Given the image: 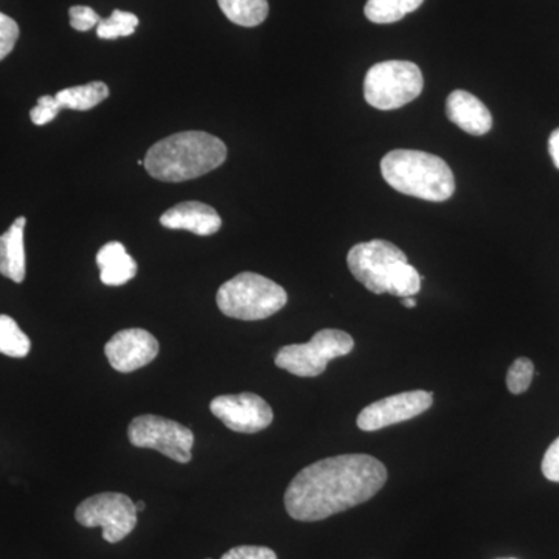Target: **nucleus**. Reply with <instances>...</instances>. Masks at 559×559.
I'll return each instance as SVG.
<instances>
[{"label": "nucleus", "mask_w": 559, "mask_h": 559, "mask_svg": "<svg viewBox=\"0 0 559 559\" xmlns=\"http://www.w3.org/2000/svg\"><path fill=\"white\" fill-rule=\"evenodd\" d=\"M32 342L17 325L16 320L0 314V353L10 358H25L31 353Z\"/></svg>", "instance_id": "20"}, {"label": "nucleus", "mask_w": 559, "mask_h": 559, "mask_svg": "<svg viewBox=\"0 0 559 559\" xmlns=\"http://www.w3.org/2000/svg\"><path fill=\"white\" fill-rule=\"evenodd\" d=\"M388 469L367 454L319 460L294 477L285 492L286 511L300 522L323 521L358 507L380 492Z\"/></svg>", "instance_id": "1"}, {"label": "nucleus", "mask_w": 559, "mask_h": 559, "mask_svg": "<svg viewBox=\"0 0 559 559\" xmlns=\"http://www.w3.org/2000/svg\"><path fill=\"white\" fill-rule=\"evenodd\" d=\"M381 173L392 189L418 200L444 202L455 191L450 165L425 151H390L381 160Z\"/></svg>", "instance_id": "3"}, {"label": "nucleus", "mask_w": 559, "mask_h": 559, "mask_svg": "<svg viewBox=\"0 0 559 559\" xmlns=\"http://www.w3.org/2000/svg\"><path fill=\"white\" fill-rule=\"evenodd\" d=\"M433 393L426 390H412L399 393L370 404L358 415V428L364 432H374L399 425L425 414L432 406Z\"/></svg>", "instance_id": "11"}, {"label": "nucleus", "mask_w": 559, "mask_h": 559, "mask_svg": "<svg viewBox=\"0 0 559 559\" xmlns=\"http://www.w3.org/2000/svg\"><path fill=\"white\" fill-rule=\"evenodd\" d=\"M139 27V17L130 11L116 10L97 25V35L100 39H119L131 36Z\"/></svg>", "instance_id": "21"}, {"label": "nucleus", "mask_w": 559, "mask_h": 559, "mask_svg": "<svg viewBox=\"0 0 559 559\" xmlns=\"http://www.w3.org/2000/svg\"><path fill=\"white\" fill-rule=\"evenodd\" d=\"M447 116L460 130L471 135H485L492 127L487 106L466 91H454L448 97Z\"/></svg>", "instance_id": "14"}, {"label": "nucleus", "mask_w": 559, "mask_h": 559, "mask_svg": "<svg viewBox=\"0 0 559 559\" xmlns=\"http://www.w3.org/2000/svg\"><path fill=\"white\" fill-rule=\"evenodd\" d=\"M403 263H407L406 253L385 240L359 242L347 255L353 277L373 294L388 293L392 275Z\"/></svg>", "instance_id": "9"}, {"label": "nucleus", "mask_w": 559, "mask_h": 559, "mask_svg": "<svg viewBox=\"0 0 559 559\" xmlns=\"http://www.w3.org/2000/svg\"><path fill=\"white\" fill-rule=\"evenodd\" d=\"M533 374H535V366L532 360L527 358H520L514 360L513 366L510 367L509 374H507V388L513 395H521L527 392L530 384H532Z\"/></svg>", "instance_id": "23"}, {"label": "nucleus", "mask_w": 559, "mask_h": 559, "mask_svg": "<svg viewBox=\"0 0 559 559\" xmlns=\"http://www.w3.org/2000/svg\"><path fill=\"white\" fill-rule=\"evenodd\" d=\"M97 264L106 286L124 285L138 274V263L119 241H110L98 250Z\"/></svg>", "instance_id": "16"}, {"label": "nucleus", "mask_w": 559, "mask_h": 559, "mask_svg": "<svg viewBox=\"0 0 559 559\" xmlns=\"http://www.w3.org/2000/svg\"><path fill=\"white\" fill-rule=\"evenodd\" d=\"M20 38V25L7 14L0 13V61L5 60Z\"/></svg>", "instance_id": "24"}, {"label": "nucleus", "mask_w": 559, "mask_h": 559, "mask_svg": "<svg viewBox=\"0 0 559 559\" xmlns=\"http://www.w3.org/2000/svg\"><path fill=\"white\" fill-rule=\"evenodd\" d=\"M160 224L171 230H189L198 237H210L223 226L215 209L198 201L180 202L160 216Z\"/></svg>", "instance_id": "13"}, {"label": "nucleus", "mask_w": 559, "mask_h": 559, "mask_svg": "<svg viewBox=\"0 0 559 559\" xmlns=\"http://www.w3.org/2000/svg\"><path fill=\"white\" fill-rule=\"evenodd\" d=\"M419 289H421V275L407 261L396 267L395 274L390 280L388 294L404 299V297L417 296Z\"/></svg>", "instance_id": "22"}, {"label": "nucleus", "mask_w": 559, "mask_h": 559, "mask_svg": "<svg viewBox=\"0 0 559 559\" xmlns=\"http://www.w3.org/2000/svg\"><path fill=\"white\" fill-rule=\"evenodd\" d=\"M210 412L238 433H257L274 421L270 404L255 393L221 395L210 403Z\"/></svg>", "instance_id": "10"}, {"label": "nucleus", "mask_w": 559, "mask_h": 559, "mask_svg": "<svg viewBox=\"0 0 559 559\" xmlns=\"http://www.w3.org/2000/svg\"><path fill=\"white\" fill-rule=\"evenodd\" d=\"M159 342L150 331L128 329L110 337L105 353L114 370L131 373L153 362L159 355Z\"/></svg>", "instance_id": "12"}, {"label": "nucleus", "mask_w": 559, "mask_h": 559, "mask_svg": "<svg viewBox=\"0 0 559 559\" xmlns=\"http://www.w3.org/2000/svg\"><path fill=\"white\" fill-rule=\"evenodd\" d=\"M218 3L227 20L241 27H257L270 14L267 0H218Z\"/></svg>", "instance_id": "18"}, {"label": "nucleus", "mask_w": 559, "mask_h": 559, "mask_svg": "<svg viewBox=\"0 0 559 559\" xmlns=\"http://www.w3.org/2000/svg\"><path fill=\"white\" fill-rule=\"evenodd\" d=\"M226 157L223 140L207 132L186 131L154 143L146 153L145 168L162 182H183L216 170Z\"/></svg>", "instance_id": "2"}, {"label": "nucleus", "mask_w": 559, "mask_h": 559, "mask_svg": "<svg viewBox=\"0 0 559 559\" xmlns=\"http://www.w3.org/2000/svg\"><path fill=\"white\" fill-rule=\"evenodd\" d=\"M511 559H513V558H511Z\"/></svg>", "instance_id": "32"}, {"label": "nucleus", "mask_w": 559, "mask_h": 559, "mask_svg": "<svg viewBox=\"0 0 559 559\" xmlns=\"http://www.w3.org/2000/svg\"><path fill=\"white\" fill-rule=\"evenodd\" d=\"M401 301H403L404 307H407V308L417 307V300H415L414 297H404V299H401Z\"/></svg>", "instance_id": "30"}, {"label": "nucleus", "mask_w": 559, "mask_h": 559, "mask_svg": "<svg viewBox=\"0 0 559 559\" xmlns=\"http://www.w3.org/2000/svg\"><path fill=\"white\" fill-rule=\"evenodd\" d=\"M60 110L61 106L58 105L57 98L51 97V95H44L39 98L38 105L31 110V119L36 127H44V124L57 119Z\"/></svg>", "instance_id": "25"}, {"label": "nucleus", "mask_w": 559, "mask_h": 559, "mask_svg": "<svg viewBox=\"0 0 559 559\" xmlns=\"http://www.w3.org/2000/svg\"><path fill=\"white\" fill-rule=\"evenodd\" d=\"M75 520L83 527H102L103 539L116 544L127 538L138 525V510L127 495L102 492L76 507Z\"/></svg>", "instance_id": "7"}, {"label": "nucleus", "mask_w": 559, "mask_h": 559, "mask_svg": "<svg viewBox=\"0 0 559 559\" xmlns=\"http://www.w3.org/2000/svg\"><path fill=\"white\" fill-rule=\"evenodd\" d=\"M128 439L140 450L159 451L178 463H189L194 436L187 426L159 415H140L130 423Z\"/></svg>", "instance_id": "8"}, {"label": "nucleus", "mask_w": 559, "mask_h": 559, "mask_svg": "<svg viewBox=\"0 0 559 559\" xmlns=\"http://www.w3.org/2000/svg\"><path fill=\"white\" fill-rule=\"evenodd\" d=\"M216 304L224 316L231 319L263 320L271 318L288 304V294L272 280L241 272L237 277L221 285Z\"/></svg>", "instance_id": "4"}, {"label": "nucleus", "mask_w": 559, "mask_h": 559, "mask_svg": "<svg viewBox=\"0 0 559 559\" xmlns=\"http://www.w3.org/2000/svg\"><path fill=\"white\" fill-rule=\"evenodd\" d=\"M543 474L550 481H559V437L544 455Z\"/></svg>", "instance_id": "28"}, {"label": "nucleus", "mask_w": 559, "mask_h": 559, "mask_svg": "<svg viewBox=\"0 0 559 559\" xmlns=\"http://www.w3.org/2000/svg\"><path fill=\"white\" fill-rule=\"evenodd\" d=\"M549 153L555 167L559 170V128L550 134L549 139Z\"/></svg>", "instance_id": "29"}, {"label": "nucleus", "mask_w": 559, "mask_h": 559, "mask_svg": "<svg viewBox=\"0 0 559 559\" xmlns=\"http://www.w3.org/2000/svg\"><path fill=\"white\" fill-rule=\"evenodd\" d=\"M221 559H277V555L270 547L240 546L226 551Z\"/></svg>", "instance_id": "27"}, {"label": "nucleus", "mask_w": 559, "mask_h": 559, "mask_svg": "<svg viewBox=\"0 0 559 559\" xmlns=\"http://www.w3.org/2000/svg\"><path fill=\"white\" fill-rule=\"evenodd\" d=\"M145 507L146 506H145V502H143V500H139V502L135 503V510H138V513H139V511L145 510Z\"/></svg>", "instance_id": "31"}, {"label": "nucleus", "mask_w": 559, "mask_h": 559, "mask_svg": "<svg viewBox=\"0 0 559 559\" xmlns=\"http://www.w3.org/2000/svg\"><path fill=\"white\" fill-rule=\"evenodd\" d=\"M425 87L421 70L411 61H382L367 72L364 97L380 110H393L409 105Z\"/></svg>", "instance_id": "5"}, {"label": "nucleus", "mask_w": 559, "mask_h": 559, "mask_svg": "<svg viewBox=\"0 0 559 559\" xmlns=\"http://www.w3.org/2000/svg\"><path fill=\"white\" fill-rule=\"evenodd\" d=\"M355 348V341L342 330H320L307 344L286 345L275 355V366L300 378L322 374L330 360L347 356Z\"/></svg>", "instance_id": "6"}, {"label": "nucleus", "mask_w": 559, "mask_h": 559, "mask_svg": "<svg viewBox=\"0 0 559 559\" xmlns=\"http://www.w3.org/2000/svg\"><path fill=\"white\" fill-rule=\"evenodd\" d=\"M109 97V87L102 81H92L84 86L69 87L55 95L61 109L90 110Z\"/></svg>", "instance_id": "17"}, {"label": "nucleus", "mask_w": 559, "mask_h": 559, "mask_svg": "<svg viewBox=\"0 0 559 559\" xmlns=\"http://www.w3.org/2000/svg\"><path fill=\"white\" fill-rule=\"evenodd\" d=\"M70 25L76 32H90L97 27L102 17L91 7L75 5L69 10Z\"/></svg>", "instance_id": "26"}, {"label": "nucleus", "mask_w": 559, "mask_h": 559, "mask_svg": "<svg viewBox=\"0 0 559 559\" xmlns=\"http://www.w3.org/2000/svg\"><path fill=\"white\" fill-rule=\"evenodd\" d=\"M27 224L25 216H20L5 234L0 235V274L22 283L25 280L24 229Z\"/></svg>", "instance_id": "15"}, {"label": "nucleus", "mask_w": 559, "mask_h": 559, "mask_svg": "<svg viewBox=\"0 0 559 559\" xmlns=\"http://www.w3.org/2000/svg\"><path fill=\"white\" fill-rule=\"evenodd\" d=\"M423 2L425 0H369L364 13L373 24H393L414 13Z\"/></svg>", "instance_id": "19"}]
</instances>
